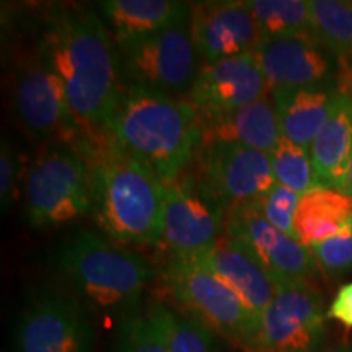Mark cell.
Returning <instances> with one entry per match:
<instances>
[{
  "label": "cell",
  "mask_w": 352,
  "mask_h": 352,
  "mask_svg": "<svg viewBox=\"0 0 352 352\" xmlns=\"http://www.w3.org/2000/svg\"><path fill=\"white\" fill-rule=\"evenodd\" d=\"M34 46L63 80L83 134H104L124 78L103 19L91 7H51L39 20Z\"/></svg>",
  "instance_id": "obj_1"
},
{
  "label": "cell",
  "mask_w": 352,
  "mask_h": 352,
  "mask_svg": "<svg viewBox=\"0 0 352 352\" xmlns=\"http://www.w3.org/2000/svg\"><path fill=\"white\" fill-rule=\"evenodd\" d=\"M77 148L91 168V212L101 230L124 245L162 243L164 183L155 173L122 151L108 132L83 135Z\"/></svg>",
  "instance_id": "obj_2"
},
{
  "label": "cell",
  "mask_w": 352,
  "mask_h": 352,
  "mask_svg": "<svg viewBox=\"0 0 352 352\" xmlns=\"http://www.w3.org/2000/svg\"><path fill=\"white\" fill-rule=\"evenodd\" d=\"M107 132L162 183L178 179L201 144V118L189 100L126 83Z\"/></svg>",
  "instance_id": "obj_3"
},
{
  "label": "cell",
  "mask_w": 352,
  "mask_h": 352,
  "mask_svg": "<svg viewBox=\"0 0 352 352\" xmlns=\"http://www.w3.org/2000/svg\"><path fill=\"white\" fill-rule=\"evenodd\" d=\"M52 266L91 315L118 323L140 311L145 289L155 277L138 253L88 230L63 240L52 253Z\"/></svg>",
  "instance_id": "obj_4"
},
{
  "label": "cell",
  "mask_w": 352,
  "mask_h": 352,
  "mask_svg": "<svg viewBox=\"0 0 352 352\" xmlns=\"http://www.w3.org/2000/svg\"><path fill=\"white\" fill-rule=\"evenodd\" d=\"M160 287L182 314L243 352H256L259 318L199 259L166 256Z\"/></svg>",
  "instance_id": "obj_5"
},
{
  "label": "cell",
  "mask_w": 352,
  "mask_h": 352,
  "mask_svg": "<svg viewBox=\"0 0 352 352\" xmlns=\"http://www.w3.org/2000/svg\"><path fill=\"white\" fill-rule=\"evenodd\" d=\"M94 209V178L77 147L51 145L30 166L25 184L26 220L34 228L69 223Z\"/></svg>",
  "instance_id": "obj_6"
},
{
  "label": "cell",
  "mask_w": 352,
  "mask_h": 352,
  "mask_svg": "<svg viewBox=\"0 0 352 352\" xmlns=\"http://www.w3.org/2000/svg\"><path fill=\"white\" fill-rule=\"evenodd\" d=\"M13 109L21 129L38 142L78 147L83 131L63 80L36 46L21 51L13 70Z\"/></svg>",
  "instance_id": "obj_7"
},
{
  "label": "cell",
  "mask_w": 352,
  "mask_h": 352,
  "mask_svg": "<svg viewBox=\"0 0 352 352\" xmlns=\"http://www.w3.org/2000/svg\"><path fill=\"white\" fill-rule=\"evenodd\" d=\"M197 188L226 212L252 206L276 184L270 155L239 144H199L191 162Z\"/></svg>",
  "instance_id": "obj_8"
},
{
  "label": "cell",
  "mask_w": 352,
  "mask_h": 352,
  "mask_svg": "<svg viewBox=\"0 0 352 352\" xmlns=\"http://www.w3.org/2000/svg\"><path fill=\"white\" fill-rule=\"evenodd\" d=\"M91 314L72 294L54 287L33 292L13 329L15 352H91Z\"/></svg>",
  "instance_id": "obj_9"
},
{
  "label": "cell",
  "mask_w": 352,
  "mask_h": 352,
  "mask_svg": "<svg viewBox=\"0 0 352 352\" xmlns=\"http://www.w3.org/2000/svg\"><path fill=\"white\" fill-rule=\"evenodd\" d=\"M116 47L127 83L170 95L189 94L199 67L188 25L116 41Z\"/></svg>",
  "instance_id": "obj_10"
},
{
  "label": "cell",
  "mask_w": 352,
  "mask_h": 352,
  "mask_svg": "<svg viewBox=\"0 0 352 352\" xmlns=\"http://www.w3.org/2000/svg\"><path fill=\"white\" fill-rule=\"evenodd\" d=\"M327 311L314 283L276 289L259 318L256 352H320L327 336Z\"/></svg>",
  "instance_id": "obj_11"
},
{
  "label": "cell",
  "mask_w": 352,
  "mask_h": 352,
  "mask_svg": "<svg viewBox=\"0 0 352 352\" xmlns=\"http://www.w3.org/2000/svg\"><path fill=\"white\" fill-rule=\"evenodd\" d=\"M226 230V212L197 188L188 171L164 183L162 245L168 256L201 258Z\"/></svg>",
  "instance_id": "obj_12"
},
{
  "label": "cell",
  "mask_w": 352,
  "mask_h": 352,
  "mask_svg": "<svg viewBox=\"0 0 352 352\" xmlns=\"http://www.w3.org/2000/svg\"><path fill=\"white\" fill-rule=\"evenodd\" d=\"M223 233L241 241L256 256L276 289L314 283L315 274L320 271L310 248L266 222L254 204L228 214Z\"/></svg>",
  "instance_id": "obj_13"
},
{
  "label": "cell",
  "mask_w": 352,
  "mask_h": 352,
  "mask_svg": "<svg viewBox=\"0 0 352 352\" xmlns=\"http://www.w3.org/2000/svg\"><path fill=\"white\" fill-rule=\"evenodd\" d=\"M254 54L202 63L189 90V101L202 120L222 116L270 95Z\"/></svg>",
  "instance_id": "obj_14"
},
{
  "label": "cell",
  "mask_w": 352,
  "mask_h": 352,
  "mask_svg": "<svg viewBox=\"0 0 352 352\" xmlns=\"http://www.w3.org/2000/svg\"><path fill=\"white\" fill-rule=\"evenodd\" d=\"M188 30L204 63L254 54L264 41L253 13L240 0L191 3Z\"/></svg>",
  "instance_id": "obj_15"
},
{
  "label": "cell",
  "mask_w": 352,
  "mask_h": 352,
  "mask_svg": "<svg viewBox=\"0 0 352 352\" xmlns=\"http://www.w3.org/2000/svg\"><path fill=\"white\" fill-rule=\"evenodd\" d=\"M254 57L271 90L336 88L338 59L311 33L264 39Z\"/></svg>",
  "instance_id": "obj_16"
},
{
  "label": "cell",
  "mask_w": 352,
  "mask_h": 352,
  "mask_svg": "<svg viewBox=\"0 0 352 352\" xmlns=\"http://www.w3.org/2000/svg\"><path fill=\"white\" fill-rule=\"evenodd\" d=\"M261 318L276 285L256 256L241 241L223 233L204 256L196 258Z\"/></svg>",
  "instance_id": "obj_17"
},
{
  "label": "cell",
  "mask_w": 352,
  "mask_h": 352,
  "mask_svg": "<svg viewBox=\"0 0 352 352\" xmlns=\"http://www.w3.org/2000/svg\"><path fill=\"white\" fill-rule=\"evenodd\" d=\"M201 144H239L270 153L280 139L279 121L271 94L222 116L202 120Z\"/></svg>",
  "instance_id": "obj_18"
},
{
  "label": "cell",
  "mask_w": 352,
  "mask_h": 352,
  "mask_svg": "<svg viewBox=\"0 0 352 352\" xmlns=\"http://www.w3.org/2000/svg\"><path fill=\"white\" fill-rule=\"evenodd\" d=\"M280 138L310 151L311 144L333 111L338 98L334 87L279 88L271 90Z\"/></svg>",
  "instance_id": "obj_19"
},
{
  "label": "cell",
  "mask_w": 352,
  "mask_h": 352,
  "mask_svg": "<svg viewBox=\"0 0 352 352\" xmlns=\"http://www.w3.org/2000/svg\"><path fill=\"white\" fill-rule=\"evenodd\" d=\"M98 10L116 41L147 36L164 30L184 26L191 3L175 0H103Z\"/></svg>",
  "instance_id": "obj_20"
},
{
  "label": "cell",
  "mask_w": 352,
  "mask_h": 352,
  "mask_svg": "<svg viewBox=\"0 0 352 352\" xmlns=\"http://www.w3.org/2000/svg\"><path fill=\"white\" fill-rule=\"evenodd\" d=\"M308 152L321 186L342 191L352 158V95L338 91L333 111Z\"/></svg>",
  "instance_id": "obj_21"
},
{
  "label": "cell",
  "mask_w": 352,
  "mask_h": 352,
  "mask_svg": "<svg viewBox=\"0 0 352 352\" xmlns=\"http://www.w3.org/2000/svg\"><path fill=\"white\" fill-rule=\"evenodd\" d=\"M352 223V196L334 188H316L300 196L294 232L302 245L311 246Z\"/></svg>",
  "instance_id": "obj_22"
},
{
  "label": "cell",
  "mask_w": 352,
  "mask_h": 352,
  "mask_svg": "<svg viewBox=\"0 0 352 352\" xmlns=\"http://www.w3.org/2000/svg\"><path fill=\"white\" fill-rule=\"evenodd\" d=\"M145 310L160 329L166 352H220L217 334L191 316L157 300Z\"/></svg>",
  "instance_id": "obj_23"
},
{
  "label": "cell",
  "mask_w": 352,
  "mask_h": 352,
  "mask_svg": "<svg viewBox=\"0 0 352 352\" xmlns=\"http://www.w3.org/2000/svg\"><path fill=\"white\" fill-rule=\"evenodd\" d=\"M310 33L338 60L352 56V2L310 0Z\"/></svg>",
  "instance_id": "obj_24"
},
{
  "label": "cell",
  "mask_w": 352,
  "mask_h": 352,
  "mask_svg": "<svg viewBox=\"0 0 352 352\" xmlns=\"http://www.w3.org/2000/svg\"><path fill=\"white\" fill-rule=\"evenodd\" d=\"M246 6L264 39L310 33V8L305 0H248Z\"/></svg>",
  "instance_id": "obj_25"
},
{
  "label": "cell",
  "mask_w": 352,
  "mask_h": 352,
  "mask_svg": "<svg viewBox=\"0 0 352 352\" xmlns=\"http://www.w3.org/2000/svg\"><path fill=\"white\" fill-rule=\"evenodd\" d=\"M270 160L276 183L283 184L298 196L321 186L311 164L310 152L300 145L280 138L270 153Z\"/></svg>",
  "instance_id": "obj_26"
},
{
  "label": "cell",
  "mask_w": 352,
  "mask_h": 352,
  "mask_svg": "<svg viewBox=\"0 0 352 352\" xmlns=\"http://www.w3.org/2000/svg\"><path fill=\"white\" fill-rule=\"evenodd\" d=\"M114 352H166L160 329L147 310L118 323Z\"/></svg>",
  "instance_id": "obj_27"
},
{
  "label": "cell",
  "mask_w": 352,
  "mask_h": 352,
  "mask_svg": "<svg viewBox=\"0 0 352 352\" xmlns=\"http://www.w3.org/2000/svg\"><path fill=\"white\" fill-rule=\"evenodd\" d=\"M310 248L318 270L328 277H340L352 271V223L331 239L315 243Z\"/></svg>",
  "instance_id": "obj_28"
},
{
  "label": "cell",
  "mask_w": 352,
  "mask_h": 352,
  "mask_svg": "<svg viewBox=\"0 0 352 352\" xmlns=\"http://www.w3.org/2000/svg\"><path fill=\"white\" fill-rule=\"evenodd\" d=\"M298 201H300V196L284 188L283 184L276 183L261 199L254 202V208L272 227L296 239L294 215H296Z\"/></svg>",
  "instance_id": "obj_29"
},
{
  "label": "cell",
  "mask_w": 352,
  "mask_h": 352,
  "mask_svg": "<svg viewBox=\"0 0 352 352\" xmlns=\"http://www.w3.org/2000/svg\"><path fill=\"white\" fill-rule=\"evenodd\" d=\"M16 178H19V157L15 148L7 139H2L0 145V204L2 210L10 209L15 196Z\"/></svg>",
  "instance_id": "obj_30"
},
{
  "label": "cell",
  "mask_w": 352,
  "mask_h": 352,
  "mask_svg": "<svg viewBox=\"0 0 352 352\" xmlns=\"http://www.w3.org/2000/svg\"><path fill=\"white\" fill-rule=\"evenodd\" d=\"M328 320H334L342 327L352 328V283L344 284L338 290L336 297L328 307Z\"/></svg>",
  "instance_id": "obj_31"
},
{
  "label": "cell",
  "mask_w": 352,
  "mask_h": 352,
  "mask_svg": "<svg viewBox=\"0 0 352 352\" xmlns=\"http://www.w3.org/2000/svg\"><path fill=\"white\" fill-rule=\"evenodd\" d=\"M342 191H344L346 195L352 196V158H351V164H349V171H347V176H346L344 189H342Z\"/></svg>",
  "instance_id": "obj_32"
},
{
  "label": "cell",
  "mask_w": 352,
  "mask_h": 352,
  "mask_svg": "<svg viewBox=\"0 0 352 352\" xmlns=\"http://www.w3.org/2000/svg\"><path fill=\"white\" fill-rule=\"evenodd\" d=\"M320 352H352L351 346H340V347H331V349H321Z\"/></svg>",
  "instance_id": "obj_33"
}]
</instances>
